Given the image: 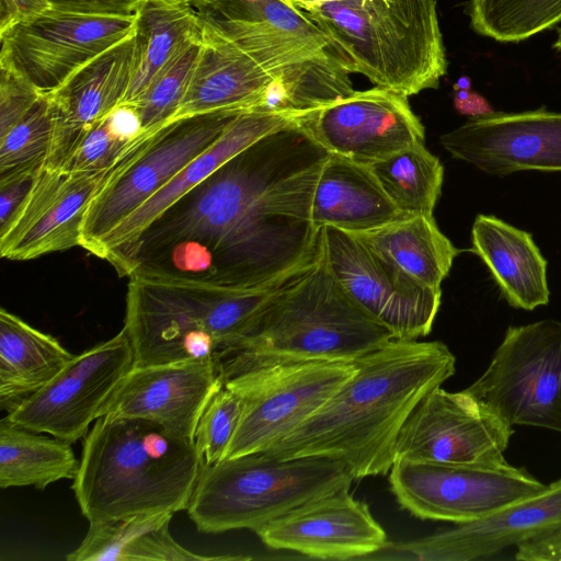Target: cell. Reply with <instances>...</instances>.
<instances>
[{"label":"cell","instance_id":"1","mask_svg":"<svg viewBox=\"0 0 561 561\" xmlns=\"http://www.w3.org/2000/svg\"><path fill=\"white\" fill-rule=\"evenodd\" d=\"M297 121L240 151L133 241L108 252L119 276H153L249 289L311 266L322 227L311 204L329 156Z\"/></svg>","mask_w":561,"mask_h":561},{"label":"cell","instance_id":"2","mask_svg":"<svg viewBox=\"0 0 561 561\" xmlns=\"http://www.w3.org/2000/svg\"><path fill=\"white\" fill-rule=\"evenodd\" d=\"M354 363L356 373L265 453L280 459H337L355 480L389 473L405 420L455 374L456 357L439 341L393 340Z\"/></svg>","mask_w":561,"mask_h":561},{"label":"cell","instance_id":"3","mask_svg":"<svg viewBox=\"0 0 561 561\" xmlns=\"http://www.w3.org/2000/svg\"><path fill=\"white\" fill-rule=\"evenodd\" d=\"M203 462L194 440L161 425L100 416L83 437L71 489L90 522L187 510Z\"/></svg>","mask_w":561,"mask_h":561},{"label":"cell","instance_id":"4","mask_svg":"<svg viewBox=\"0 0 561 561\" xmlns=\"http://www.w3.org/2000/svg\"><path fill=\"white\" fill-rule=\"evenodd\" d=\"M396 340L345 293L318 260L268 300L245 336L216 360L222 380L262 366L352 363Z\"/></svg>","mask_w":561,"mask_h":561},{"label":"cell","instance_id":"5","mask_svg":"<svg viewBox=\"0 0 561 561\" xmlns=\"http://www.w3.org/2000/svg\"><path fill=\"white\" fill-rule=\"evenodd\" d=\"M300 273L249 289L129 276L124 330L133 346L134 366L216 363L245 336L276 291Z\"/></svg>","mask_w":561,"mask_h":561},{"label":"cell","instance_id":"6","mask_svg":"<svg viewBox=\"0 0 561 561\" xmlns=\"http://www.w3.org/2000/svg\"><path fill=\"white\" fill-rule=\"evenodd\" d=\"M348 71L407 98L436 89L447 71L436 0H336L301 9Z\"/></svg>","mask_w":561,"mask_h":561},{"label":"cell","instance_id":"7","mask_svg":"<svg viewBox=\"0 0 561 561\" xmlns=\"http://www.w3.org/2000/svg\"><path fill=\"white\" fill-rule=\"evenodd\" d=\"M198 13L282 81L287 110L306 114L354 91L344 59L305 11L282 0H220Z\"/></svg>","mask_w":561,"mask_h":561},{"label":"cell","instance_id":"8","mask_svg":"<svg viewBox=\"0 0 561 561\" xmlns=\"http://www.w3.org/2000/svg\"><path fill=\"white\" fill-rule=\"evenodd\" d=\"M354 480L337 459L253 453L203 465L187 513L201 533L254 531L307 502L350 489Z\"/></svg>","mask_w":561,"mask_h":561},{"label":"cell","instance_id":"9","mask_svg":"<svg viewBox=\"0 0 561 561\" xmlns=\"http://www.w3.org/2000/svg\"><path fill=\"white\" fill-rule=\"evenodd\" d=\"M466 390L511 426L561 433V321L508 327L484 373Z\"/></svg>","mask_w":561,"mask_h":561},{"label":"cell","instance_id":"10","mask_svg":"<svg viewBox=\"0 0 561 561\" xmlns=\"http://www.w3.org/2000/svg\"><path fill=\"white\" fill-rule=\"evenodd\" d=\"M356 370L354 362H298L252 368L222 380L243 399L225 459L267 450L323 405Z\"/></svg>","mask_w":561,"mask_h":561},{"label":"cell","instance_id":"11","mask_svg":"<svg viewBox=\"0 0 561 561\" xmlns=\"http://www.w3.org/2000/svg\"><path fill=\"white\" fill-rule=\"evenodd\" d=\"M243 111L184 116L158 129L142 152L112 176L89 205L80 247L92 253L110 231L213 146Z\"/></svg>","mask_w":561,"mask_h":561},{"label":"cell","instance_id":"12","mask_svg":"<svg viewBox=\"0 0 561 561\" xmlns=\"http://www.w3.org/2000/svg\"><path fill=\"white\" fill-rule=\"evenodd\" d=\"M392 494L411 515L465 524L542 491L526 469L396 459L389 471Z\"/></svg>","mask_w":561,"mask_h":561},{"label":"cell","instance_id":"13","mask_svg":"<svg viewBox=\"0 0 561 561\" xmlns=\"http://www.w3.org/2000/svg\"><path fill=\"white\" fill-rule=\"evenodd\" d=\"M325 259L345 293L396 340L413 341L432 331L440 307L442 288H432L356 236L322 227Z\"/></svg>","mask_w":561,"mask_h":561},{"label":"cell","instance_id":"14","mask_svg":"<svg viewBox=\"0 0 561 561\" xmlns=\"http://www.w3.org/2000/svg\"><path fill=\"white\" fill-rule=\"evenodd\" d=\"M154 133L145 135L106 171L69 172L42 168L11 217L0 226L1 256L26 261L80 245L89 205L112 176L142 152Z\"/></svg>","mask_w":561,"mask_h":561},{"label":"cell","instance_id":"15","mask_svg":"<svg viewBox=\"0 0 561 561\" xmlns=\"http://www.w3.org/2000/svg\"><path fill=\"white\" fill-rule=\"evenodd\" d=\"M134 367L124 328L75 357L48 383L23 400L7 420L70 444L83 438L103 404Z\"/></svg>","mask_w":561,"mask_h":561},{"label":"cell","instance_id":"16","mask_svg":"<svg viewBox=\"0 0 561 561\" xmlns=\"http://www.w3.org/2000/svg\"><path fill=\"white\" fill-rule=\"evenodd\" d=\"M135 31L136 14L90 15L50 8L0 34V58L47 94Z\"/></svg>","mask_w":561,"mask_h":561},{"label":"cell","instance_id":"17","mask_svg":"<svg viewBox=\"0 0 561 561\" xmlns=\"http://www.w3.org/2000/svg\"><path fill=\"white\" fill-rule=\"evenodd\" d=\"M513 426L466 389L436 387L413 409L396 444V459L462 465L506 463Z\"/></svg>","mask_w":561,"mask_h":561},{"label":"cell","instance_id":"18","mask_svg":"<svg viewBox=\"0 0 561 561\" xmlns=\"http://www.w3.org/2000/svg\"><path fill=\"white\" fill-rule=\"evenodd\" d=\"M561 536V479L483 518L407 542L387 543L367 559L470 561Z\"/></svg>","mask_w":561,"mask_h":561},{"label":"cell","instance_id":"19","mask_svg":"<svg viewBox=\"0 0 561 561\" xmlns=\"http://www.w3.org/2000/svg\"><path fill=\"white\" fill-rule=\"evenodd\" d=\"M298 122L330 153L364 164L425 139L424 126L408 98L378 87L353 91Z\"/></svg>","mask_w":561,"mask_h":561},{"label":"cell","instance_id":"20","mask_svg":"<svg viewBox=\"0 0 561 561\" xmlns=\"http://www.w3.org/2000/svg\"><path fill=\"white\" fill-rule=\"evenodd\" d=\"M453 158L504 176L518 171L561 172V113L546 107L470 117L444 134Z\"/></svg>","mask_w":561,"mask_h":561},{"label":"cell","instance_id":"21","mask_svg":"<svg viewBox=\"0 0 561 561\" xmlns=\"http://www.w3.org/2000/svg\"><path fill=\"white\" fill-rule=\"evenodd\" d=\"M343 489L307 502L254 530L268 548L324 560L366 559L388 542L367 503Z\"/></svg>","mask_w":561,"mask_h":561},{"label":"cell","instance_id":"22","mask_svg":"<svg viewBox=\"0 0 561 561\" xmlns=\"http://www.w3.org/2000/svg\"><path fill=\"white\" fill-rule=\"evenodd\" d=\"M221 385L211 359L134 366L103 404L99 417L144 419L194 440L199 416Z\"/></svg>","mask_w":561,"mask_h":561},{"label":"cell","instance_id":"23","mask_svg":"<svg viewBox=\"0 0 561 561\" xmlns=\"http://www.w3.org/2000/svg\"><path fill=\"white\" fill-rule=\"evenodd\" d=\"M136 67L134 34L46 94L53 111L54 134L45 168L60 169L88 130L123 102Z\"/></svg>","mask_w":561,"mask_h":561},{"label":"cell","instance_id":"24","mask_svg":"<svg viewBox=\"0 0 561 561\" xmlns=\"http://www.w3.org/2000/svg\"><path fill=\"white\" fill-rule=\"evenodd\" d=\"M305 114L253 108L243 111L208 149L191 161L167 185L110 231L92 254L104 259L112 250L133 241L150 222L216 169L267 134Z\"/></svg>","mask_w":561,"mask_h":561},{"label":"cell","instance_id":"25","mask_svg":"<svg viewBox=\"0 0 561 561\" xmlns=\"http://www.w3.org/2000/svg\"><path fill=\"white\" fill-rule=\"evenodd\" d=\"M201 21L199 56L173 119L219 110H265L267 90L276 78Z\"/></svg>","mask_w":561,"mask_h":561},{"label":"cell","instance_id":"26","mask_svg":"<svg viewBox=\"0 0 561 561\" xmlns=\"http://www.w3.org/2000/svg\"><path fill=\"white\" fill-rule=\"evenodd\" d=\"M471 252L491 273L503 298L516 309L531 311L549 302L547 261L533 236L493 215H477Z\"/></svg>","mask_w":561,"mask_h":561},{"label":"cell","instance_id":"27","mask_svg":"<svg viewBox=\"0 0 561 561\" xmlns=\"http://www.w3.org/2000/svg\"><path fill=\"white\" fill-rule=\"evenodd\" d=\"M368 164L329 153L316 184L311 217L316 227L364 232L404 218Z\"/></svg>","mask_w":561,"mask_h":561},{"label":"cell","instance_id":"28","mask_svg":"<svg viewBox=\"0 0 561 561\" xmlns=\"http://www.w3.org/2000/svg\"><path fill=\"white\" fill-rule=\"evenodd\" d=\"M173 513L138 515L125 519L90 522L68 561H211L244 560L242 556H202L179 545L170 533Z\"/></svg>","mask_w":561,"mask_h":561},{"label":"cell","instance_id":"29","mask_svg":"<svg viewBox=\"0 0 561 561\" xmlns=\"http://www.w3.org/2000/svg\"><path fill=\"white\" fill-rule=\"evenodd\" d=\"M75 357L50 334L0 309V408L8 413Z\"/></svg>","mask_w":561,"mask_h":561},{"label":"cell","instance_id":"30","mask_svg":"<svg viewBox=\"0 0 561 561\" xmlns=\"http://www.w3.org/2000/svg\"><path fill=\"white\" fill-rule=\"evenodd\" d=\"M202 37L198 10L188 1L140 0L135 31L137 67L121 104L135 105L162 68L185 46Z\"/></svg>","mask_w":561,"mask_h":561},{"label":"cell","instance_id":"31","mask_svg":"<svg viewBox=\"0 0 561 561\" xmlns=\"http://www.w3.org/2000/svg\"><path fill=\"white\" fill-rule=\"evenodd\" d=\"M353 234L420 283L437 289L461 252L438 229L434 216L427 215H410Z\"/></svg>","mask_w":561,"mask_h":561},{"label":"cell","instance_id":"32","mask_svg":"<svg viewBox=\"0 0 561 561\" xmlns=\"http://www.w3.org/2000/svg\"><path fill=\"white\" fill-rule=\"evenodd\" d=\"M78 469L70 443L24 428L5 417L1 420V489L32 485L45 490L58 480H73Z\"/></svg>","mask_w":561,"mask_h":561},{"label":"cell","instance_id":"33","mask_svg":"<svg viewBox=\"0 0 561 561\" xmlns=\"http://www.w3.org/2000/svg\"><path fill=\"white\" fill-rule=\"evenodd\" d=\"M368 165L386 195L402 213L433 216L442 194L444 167L424 142Z\"/></svg>","mask_w":561,"mask_h":561},{"label":"cell","instance_id":"34","mask_svg":"<svg viewBox=\"0 0 561 561\" xmlns=\"http://www.w3.org/2000/svg\"><path fill=\"white\" fill-rule=\"evenodd\" d=\"M471 28L499 42H520L561 21V0H470Z\"/></svg>","mask_w":561,"mask_h":561},{"label":"cell","instance_id":"35","mask_svg":"<svg viewBox=\"0 0 561 561\" xmlns=\"http://www.w3.org/2000/svg\"><path fill=\"white\" fill-rule=\"evenodd\" d=\"M149 133L142 130L136 108L121 104L88 130L60 169L69 172L110 170Z\"/></svg>","mask_w":561,"mask_h":561},{"label":"cell","instance_id":"36","mask_svg":"<svg viewBox=\"0 0 561 561\" xmlns=\"http://www.w3.org/2000/svg\"><path fill=\"white\" fill-rule=\"evenodd\" d=\"M54 134L46 94L0 138V184L35 175L45 167Z\"/></svg>","mask_w":561,"mask_h":561},{"label":"cell","instance_id":"37","mask_svg":"<svg viewBox=\"0 0 561 561\" xmlns=\"http://www.w3.org/2000/svg\"><path fill=\"white\" fill-rule=\"evenodd\" d=\"M203 38V37H202ZM202 39L179 51L158 73L142 98L133 105L145 133L173 121L196 66Z\"/></svg>","mask_w":561,"mask_h":561},{"label":"cell","instance_id":"38","mask_svg":"<svg viewBox=\"0 0 561 561\" xmlns=\"http://www.w3.org/2000/svg\"><path fill=\"white\" fill-rule=\"evenodd\" d=\"M242 411V397L224 383L210 397L194 433V445L203 465L225 459Z\"/></svg>","mask_w":561,"mask_h":561},{"label":"cell","instance_id":"39","mask_svg":"<svg viewBox=\"0 0 561 561\" xmlns=\"http://www.w3.org/2000/svg\"><path fill=\"white\" fill-rule=\"evenodd\" d=\"M0 138L44 95L9 60L0 58Z\"/></svg>","mask_w":561,"mask_h":561},{"label":"cell","instance_id":"40","mask_svg":"<svg viewBox=\"0 0 561 561\" xmlns=\"http://www.w3.org/2000/svg\"><path fill=\"white\" fill-rule=\"evenodd\" d=\"M51 8L90 15H135L140 0H48Z\"/></svg>","mask_w":561,"mask_h":561},{"label":"cell","instance_id":"41","mask_svg":"<svg viewBox=\"0 0 561 561\" xmlns=\"http://www.w3.org/2000/svg\"><path fill=\"white\" fill-rule=\"evenodd\" d=\"M50 8L48 0H0V34Z\"/></svg>","mask_w":561,"mask_h":561},{"label":"cell","instance_id":"42","mask_svg":"<svg viewBox=\"0 0 561 561\" xmlns=\"http://www.w3.org/2000/svg\"><path fill=\"white\" fill-rule=\"evenodd\" d=\"M33 179L34 175L0 184V226L7 222L26 195Z\"/></svg>","mask_w":561,"mask_h":561},{"label":"cell","instance_id":"43","mask_svg":"<svg viewBox=\"0 0 561 561\" xmlns=\"http://www.w3.org/2000/svg\"><path fill=\"white\" fill-rule=\"evenodd\" d=\"M515 558L523 561H561V536L517 547Z\"/></svg>","mask_w":561,"mask_h":561},{"label":"cell","instance_id":"44","mask_svg":"<svg viewBox=\"0 0 561 561\" xmlns=\"http://www.w3.org/2000/svg\"><path fill=\"white\" fill-rule=\"evenodd\" d=\"M455 108L463 115L470 117L483 116L494 112L490 103L479 93L470 90L455 91Z\"/></svg>","mask_w":561,"mask_h":561},{"label":"cell","instance_id":"45","mask_svg":"<svg viewBox=\"0 0 561 561\" xmlns=\"http://www.w3.org/2000/svg\"><path fill=\"white\" fill-rule=\"evenodd\" d=\"M289 5L296 7L298 9H304L305 7L322 2L323 0H282Z\"/></svg>","mask_w":561,"mask_h":561},{"label":"cell","instance_id":"46","mask_svg":"<svg viewBox=\"0 0 561 561\" xmlns=\"http://www.w3.org/2000/svg\"><path fill=\"white\" fill-rule=\"evenodd\" d=\"M192 3L197 10L210 8L218 3L220 0H186Z\"/></svg>","mask_w":561,"mask_h":561},{"label":"cell","instance_id":"47","mask_svg":"<svg viewBox=\"0 0 561 561\" xmlns=\"http://www.w3.org/2000/svg\"><path fill=\"white\" fill-rule=\"evenodd\" d=\"M471 88V81L470 78L462 76L460 77L457 82L454 84V90H470Z\"/></svg>","mask_w":561,"mask_h":561},{"label":"cell","instance_id":"48","mask_svg":"<svg viewBox=\"0 0 561 561\" xmlns=\"http://www.w3.org/2000/svg\"><path fill=\"white\" fill-rule=\"evenodd\" d=\"M557 32H558V38H557L556 43L553 44V48L561 50V27H558Z\"/></svg>","mask_w":561,"mask_h":561},{"label":"cell","instance_id":"49","mask_svg":"<svg viewBox=\"0 0 561 561\" xmlns=\"http://www.w3.org/2000/svg\"><path fill=\"white\" fill-rule=\"evenodd\" d=\"M323 1H336V0H323ZM323 1H322V2H323Z\"/></svg>","mask_w":561,"mask_h":561}]
</instances>
